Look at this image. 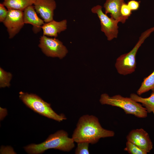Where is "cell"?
I'll use <instances>...</instances> for the list:
<instances>
[{"instance_id":"cell-21","label":"cell","mask_w":154,"mask_h":154,"mask_svg":"<svg viewBox=\"0 0 154 154\" xmlns=\"http://www.w3.org/2000/svg\"><path fill=\"white\" fill-rule=\"evenodd\" d=\"M3 3L0 4V22H3L5 19L8 13V10L5 7Z\"/></svg>"},{"instance_id":"cell-4","label":"cell","mask_w":154,"mask_h":154,"mask_svg":"<svg viewBox=\"0 0 154 154\" xmlns=\"http://www.w3.org/2000/svg\"><path fill=\"white\" fill-rule=\"evenodd\" d=\"M153 31L154 27L142 33L133 49L128 53L121 55L117 59L115 66L119 74L126 75L135 72L136 65V56L138 49L145 40Z\"/></svg>"},{"instance_id":"cell-6","label":"cell","mask_w":154,"mask_h":154,"mask_svg":"<svg viewBox=\"0 0 154 154\" xmlns=\"http://www.w3.org/2000/svg\"><path fill=\"white\" fill-rule=\"evenodd\" d=\"M38 47L46 56L63 58L68 52L66 47L62 42L56 38H49L43 35L40 38Z\"/></svg>"},{"instance_id":"cell-16","label":"cell","mask_w":154,"mask_h":154,"mask_svg":"<svg viewBox=\"0 0 154 154\" xmlns=\"http://www.w3.org/2000/svg\"><path fill=\"white\" fill-rule=\"evenodd\" d=\"M150 90L154 92V70L150 75L144 78L137 93L140 96Z\"/></svg>"},{"instance_id":"cell-18","label":"cell","mask_w":154,"mask_h":154,"mask_svg":"<svg viewBox=\"0 0 154 154\" xmlns=\"http://www.w3.org/2000/svg\"><path fill=\"white\" fill-rule=\"evenodd\" d=\"M124 150L130 154H147L145 151L140 148L136 145L130 141H127Z\"/></svg>"},{"instance_id":"cell-9","label":"cell","mask_w":154,"mask_h":154,"mask_svg":"<svg viewBox=\"0 0 154 154\" xmlns=\"http://www.w3.org/2000/svg\"><path fill=\"white\" fill-rule=\"evenodd\" d=\"M127 141L134 144L147 153L153 148V144L148 133L142 128L133 129L126 137Z\"/></svg>"},{"instance_id":"cell-11","label":"cell","mask_w":154,"mask_h":154,"mask_svg":"<svg viewBox=\"0 0 154 154\" xmlns=\"http://www.w3.org/2000/svg\"><path fill=\"white\" fill-rule=\"evenodd\" d=\"M34 6L30 5L23 11V20L25 24H29L33 26V31L35 33L40 32L44 21L37 15Z\"/></svg>"},{"instance_id":"cell-22","label":"cell","mask_w":154,"mask_h":154,"mask_svg":"<svg viewBox=\"0 0 154 154\" xmlns=\"http://www.w3.org/2000/svg\"><path fill=\"white\" fill-rule=\"evenodd\" d=\"M127 4L131 11L137 10L140 6L139 2L135 0H130L127 2Z\"/></svg>"},{"instance_id":"cell-5","label":"cell","mask_w":154,"mask_h":154,"mask_svg":"<svg viewBox=\"0 0 154 154\" xmlns=\"http://www.w3.org/2000/svg\"><path fill=\"white\" fill-rule=\"evenodd\" d=\"M19 97L23 103L35 112L48 118L60 122L66 119L63 114L56 113L50 107V104L44 101L36 94L21 92Z\"/></svg>"},{"instance_id":"cell-19","label":"cell","mask_w":154,"mask_h":154,"mask_svg":"<svg viewBox=\"0 0 154 154\" xmlns=\"http://www.w3.org/2000/svg\"><path fill=\"white\" fill-rule=\"evenodd\" d=\"M77 146L75 149L76 154H89V143L87 142H80L77 143Z\"/></svg>"},{"instance_id":"cell-13","label":"cell","mask_w":154,"mask_h":154,"mask_svg":"<svg viewBox=\"0 0 154 154\" xmlns=\"http://www.w3.org/2000/svg\"><path fill=\"white\" fill-rule=\"evenodd\" d=\"M67 28V21L64 19L60 21L54 20L45 23L42 26L43 35L56 37L58 34L65 31Z\"/></svg>"},{"instance_id":"cell-10","label":"cell","mask_w":154,"mask_h":154,"mask_svg":"<svg viewBox=\"0 0 154 154\" xmlns=\"http://www.w3.org/2000/svg\"><path fill=\"white\" fill-rule=\"evenodd\" d=\"M34 5L36 12L45 23L54 20V11L56 7L55 0H36Z\"/></svg>"},{"instance_id":"cell-14","label":"cell","mask_w":154,"mask_h":154,"mask_svg":"<svg viewBox=\"0 0 154 154\" xmlns=\"http://www.w3.org/2000/svg\"><path fill=\"white\" fill-rule=\"evenodd\" d=\"M36 0H3V4L7 9L23 11L28 7L33 5Z\"/></svg>"},{"instance_id":"cell-1","label":"cell","mask_w":154,"mask_h":154,"mask_svg":"<svg viewBox=\"0 0 154 154\" xmlns=\"http://www.w3.org/2000/svg\"><path fill=\"white\" fill-rule=\"evenodd\" d=\"M114 135L113 131L102 127L97 117L85 115L79 119L72 138L77 143L85 142L94 144L101 138L112 137Z\"/></svg>"},{"instance_id":"cell-17","label":"cell","mask_w":154,"mask_h":154,"mask_svg":"<svg viewBox=\"0 0 154 154\" xmlns=\"http://www.w3.org/2000/svg\"><path fill=\"white\" fill-rule=\"evenodd\" d=\"M11 74L5 71L1 68H0V88L9 87L10 86V82L12 78Z\"/></svg>"},{"instance_id":"cell-12","label":"cell","mask_w":154,"mask_h":154,"mask_svg":"<svg viewBox=\"0 0 154 154\" xmlns=\"http://www.w3.org/2000/svg\"><path fill=\"white\" fill-rule=\"evenodd\" d=\"M124 0H106L104 5L105 13H110L111 17L124 23L127 19L123 17L121 14V8Z\"/></svg>"},{"instance_id":"cell-15","label":"cell","mask_w":154,"mask_h":154,"mask_svg":"<svg viewBox=\"0 0 154 154\" xmlns=\"http://www.w3.org/2000/svg\"><path fill=\"white\" fill-rule=\"evenodd\" d=\"M130 97L135 101L141 103L148 113L152 112L154 110V92H152L150 96L147 98H143L134 93L131 94Z\"/></svg>"},{"instance_id":"cell-3","label":"cell","mask_w":154,"mask_h":154,"mask_svg":"<svg viewBox=\"0 0 154 154\" xmlns=\"http://www.w3.org/2000/svg\"><path fill=\"white\" fill-rule=\"evenodd\" d=\"M102 105H108L122 109L126 114H131L138 118L147 116L146 109L142 105L130 97H125L119 94L110 96L106 93L102 94L99 100Z\"/></svg>"},{"instance_id":"cell-2","label":"cell","mask_w":154,"mask_h":154,"mask_svg":"<svg viewBox=\"0 0 154 154\" xmlns=\"http://www.w3.org/2000/svg\"><path fill=\"white\" fill-rule=\"evenodd\" d=\"M74 142L72 138L69 137L66 132L63 130H60L50 135L41 143L38 144H30L24 148L29 154H40L50 149L68 152L74 147Z\"/></svg>"},{"instance_id":"cell-8","label":"cell","mask_w":154,"mask_h":154,"mask_svg":"<svg viewBox=\"0 0 154 154\" xmlns=\"http://www.w3.org/2000/svg\"><path fill=\"white\" fill-rule=\"evenodd\" d=\"M7 16L3 22L7 28L9 38H13L20 31L25 24L23 11L14 9H7Z\"/></svg>"},{"instance_id":"cell-20","label":"cell","mask_w":154,"mask_h":154,"mask_svg":"<svg viewBox=\"0 0 154 154\" xmlns=\"http://www.w3.org/2000/svg\"><path fill=\"white\" fill-rule=\"evenodd\" d=\"M131 11L127 4L125 2L122 4L121 8V13L123 17L128 19L132 13Z\"/></svg>"},{"instance_id":"cell-7","label":"cell","mask_w":154,"mask_h":154,"mask_svg":"<svg viewBox=\"0 0 154 154\" xmlns=\"http://www.w3.org/2000/svg\"><path fill=\"white\" fill-rule=\"evenodd\" d=\"M91 11L97 14L101 26V29L105 34L107 40L111 41L117 38L118 33V24L119 21L112 17H109L102 10L101 6L98 5L93 7Z\"/></svg>"},{"instance_id":"cell-23","label":"cell","mask_w":154,"mask_h":154,"mask_svg":"<svg viewBox=\"0 0 154 154\" xmlns=\"http://www.w3.org/2000/svg\"><path fill=\"white\" fill-rule=\"evenodd\" d=\"M152 112L153 113V114H154V110H153L152 111Z\"/></svg>"}]
</instances>
